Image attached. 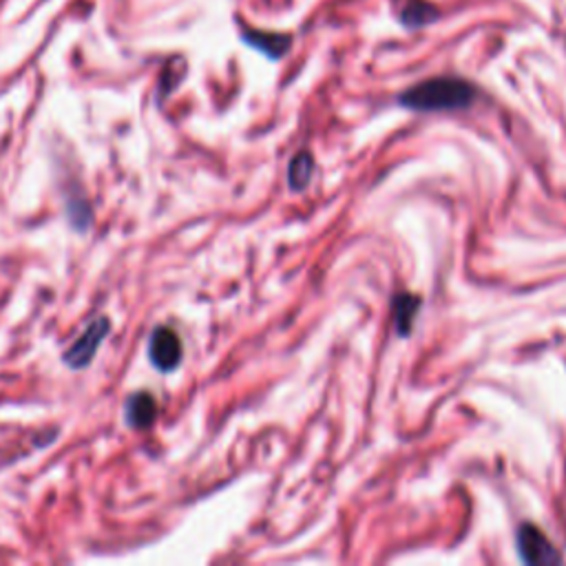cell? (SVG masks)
<instances>
[{
	"mask_svg": "<svg viewBox=\"0 0 566 566\" xmlns=\"http://www.w3.org/2000/svg\"><path fill=\"white\" fill-rule=\"evenodd\" d=\"M476 100V87L460 78H432L401 96V105L412 111H456Z\"/></svg>",
	"mask_w": 566,
	"mask_h": 566,
	"instance_id": "cell-1",
	"label": "cell"
},
{
	"mask_svg": "<svg viewBox=\"0 0 566 566\" xmlns=\"http://www.w3.org/2000/svg\"><path fill=\"white\" fill-rule=\"evenodd\" d=\"M109 333H111V322L107 317L94 319L89 324V328L80 335V339L65 352V357H63L65 363L74 370H85L94 361L96 352L100 350V346L105 344Z\"/></svg>",
	"mask_w": 566,
	"mask_h": 566,
	"instance_id": "cell-2",
	"label": "cell"
},
{
	"mask_svg": "<svg viewBox=\"0 0 566 566\" xmlns=\"http://www.w3.org/2000/svg\"><path fill=\"white\" fill-rule=\"evenodd\" d=\"M518 553L526 564H559L562 555L551 544V540L533 524H522L518 529Z\"/></svg>",
	"mask_w": 566,
	"mask_h": 566,
	"instance_id": "cell-3",
	"label": "cell"
},
{
	"mask_svg": "<svg viewBox=\"0 0 566 566\" xmlns=\"http://www.w3.org/2000/svg\"><path fill=\"white\" fill-rule=\"evenodd\" d=\"M149 359L160 372H173L182 363V341L166 326L153 330L149 339Z\"/></svg>",
	"mask_w": 566,
	"mask_h": 566,
	"instance_id": "cell-4",
	"label": "cell"
},
{
	"mask_svg": "<svg viewBox=\"0 0 566 566\" xmlns=\"http://www.w3.org/2000/svg\"><path fill=\"white\" fill-rule=\"evenodd\" d=\"M157 418V403L149 392H138L127 401V423L135 429L153 425Z\"/></svg>",
	"mask_w": 566,
	"mask_h": 566,
	"instance_id": "cell-5",
	"label": "cell"
},
{
	"mask_svg": "<svg viewBox=\"0 0 566 566\" xmlns=\"http://www.w3.org/2000/svg\"><path fill=\"white\" fill-rule=\"evenodd\" d=\"M243 41H246L250 47L261 50V52H263L265 56H270V58H281L283 54L289 52V47H291V39L279 36V34L246 32V34H243Z\"/></svg>",
	"mask_w": 566,
	"mask_h": 566,
	"instance_id": "cell-6",
	"label": "cell"
},
{
	"mask_svg": "<svg viewBox=\"0 0 566 566\" xmlns=\"http://www.w3.org/2000/svg\"><path fill=\"white\" fill-rule=\"evenodd\" d=\"M421 308V300L410 295V293H401L394 297V319H396V330L407 337L414 324V317Z\"/></svg>",
	"mask_w": 566,
	"mask_h": 566,
	"instance_id": "cell-7",
	"label": "cell"
},
{
	"mask_svg": "<svg viewBox=\"0 0 566 566\" xmlns=\"http://www.w3.org/2000/svg\"><path fill=\"white\" fill-rule=\"evenodd\" d=\"M313 171H315V160L311 153H297L289 166V184L293 191H304L311 179H313Z\"/></svg>",
	"mask_w": 566,
	"mask_h": 566,
	"instance_id": "cell-8",
	"label": "cell"
},
{
	"mask_svg": "<svg viewBox=\"0 0 566 566\" xmlns=\"http://www.w3.org/2000/svg\"><path fill=\"white\" fill-rule=\"evenodd\" d=\"M436 8H432L425 0H410V3L401 12V21L407 28H423L436 19Z\"/></svg>",
	"mask_w": 566,
	"mask_h": 566,
	"instance_id": "cell-9",
	"label": "cell"
}]
</instances>
